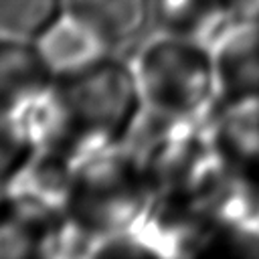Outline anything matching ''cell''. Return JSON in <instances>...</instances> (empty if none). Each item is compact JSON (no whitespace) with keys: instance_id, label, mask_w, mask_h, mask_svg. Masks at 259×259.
I'll use <instances>...</instances> for the list:
<instances>
[{"instance_id":"cell-3","label":"cell","mask_w":259,"mask_h":259,"mask_svg":"<svg viewBox=\"0 0 259 259\" xmlns=\"http://www.w3.org/2000/svg\"><path fill=\"white\" fill-rule=\"evenodd\" d=\"M134 69L148 113L204 121L221 101L212 49L200 40L160 32Z\"/></svg>"},{"instance_id":"cell-14","label":"cell","mask_w":259,"mask_h":259,"mask_svg":"<svg viewBox=\"0 0 259 259\" xmlns=\"http://www.w3.org/2000/svg\"><path fill=\"white\" fill-rule=\"evenodd\" d=\"M237 18L259 20V0H225Z\"/></svg>"},{"instance_id":"cell-12","label":"cell","mask_w":259,"mask_h":259,"mask_svg":"<svg viewBox=\"0 0 259 259\" xmlns=\"http://www.w3.org/2000/svg\"><path fill=\"white\" fill-rule=\"evenodd\" d=\"M77 162L79 160L71 158L69 154L53 146H42L34 156V160L24 170V174L20 176V180L10 188L26 190L34 196H40L49 202L63 206Z\"/></svg>"},{"instance_id":"cell-2","label":"cell","mask_w":259,"mask_h":259,"mask_svg":"<svg viewBox=\"0 0 259 259\" xmlns=\"http://www.w3.org/2000/svg\"><path fill=\"white\" fill-rule=\"evenodd\" d=\"M152 200L148 178L125 144L77 162L63 208L91 255L97 245L136 231Z\"/></svg>"},{"instance_id":"cell-6","label":"cell","mask_w":259,"mask_h":259,"mask_svg":"<svg viewBox=\"0 0 259 259\" xmlns=\"http://www.w3.org/2000/svg\"><path fill=\"white\" fill-rule=\"evenodd\" d=\"M206 136L231 168L245 176L259 174V95L219 101Z\"/></svg>"},{"instance_id":"cell-7","label":"cell","mask_w":259,"mask_h":259,"mask_svg":"<svg viewBox=\"0 0 259 259\" xmlns=\"http://www.w3.org/2000/svg\"><path fill=\"white\" fill-rule=\"evenodd\" d=\"M221 101L259 95V20L237 18L212 45Z\"/></svg>"},{"instance_id":"cell-1","label":"cell","mask_w":259,"mask_h":259,"mask_svg":"<svg viewBox=\"0 0 259 259\" xmlns=\"http://www.w3.org/2000/svg\"><path fill=\"white\" fill-rule=\"evenodd\" d=\"M146 113L134 63L113 51L59 73L38 117L42 146L75 160L125 146Z\"/></svg>"},{"instance_id":"cell-4","label":"cell","mask_w":259,"mask_h":259,"mask_svg":"<svg viewBox=\"0 0 259 259\" xmlns=\"http://www.w3.org/2000/svg\"><path fill=\"white\" fill-rule=\"evenodd\" d=\"M89 255L65 208L20 188L0 192V257Z\"/></svg>"},{"instance_id":"cell-9","label":"cell","mask_w":259,"mask_h":259,"mask_svg":"<svg viewBox=\"0 0 259 259\" xmlns=\"http://www.w3.org/2000/svg\"><path fill=\"white\" fill-rule=\"evenodd\" d=\"M67 14L115 51L142 30L150 18V0H67Z\"/></svg>"},{"instance_id":"cell-5","label":"cell","mask_w":259,"mask_h":259,"mask_svg":"<svg viewBox=\"0 0 259 259\" xmlns=\"http://www.w3.org/2000/svg\"><path fill=\"white\" fill-rule=\"evenodd\" d=\"M55 79L57 71L38 40L0 34V109L28 111L42 105Z\"/></svg>"},{"instance_id":"cell-13","label":"cell","mask_w":259,"mask_h":259,"mask_svg":"<svg viewBox=\"0 0 259 259\" xmlns=\"http://www.w3.org/2000/svg\"><path fill=\"white\" fill-rule=\"evenodd\" d=\"M65 12L67 0H0V34L38 40Z\"/></svg>"},{"instance_id":"cell-10","label":"cell","mask_w":259,"mask_h":259,"mask_svg":"<svg viewBox=\"0 0 259 259\" xmlns=\"http://www.w3.org/2000/svg\"><path fill=\"white\" fill-rule=\"evenodd\" d=\"M42 144V134L32 111L0 109V190L20 180Z\"/></svg>"},{"instance_id":"cell-11","label":"cell","mask_w":259,"mask_h":259,"mask_svg":"<svg viewBox=\"0 0 259 259\" xmlns=\"http://www.w3.org/2000/svg\"><path fill=\"white\" fill-rule=\"evenodd\" d=\"M38 47L57 75L79 69L105 53H111L87 26L67 12L38 38Z\"/></svg>"},{"instance_id":"cell-8","label":"cell","mask_w":259,"mask_h":259,"mask_svg":"<svg viewBox=\"0 0 259 259\" xmlns=\"http://www.w3.org/2000/svg\"><path fill=\"white\" fill-rule=\"evenodd\" d=\"M150 18L160 32L212 45L237 16L225 0H150Z\"/></svg>"}]
</instances>
